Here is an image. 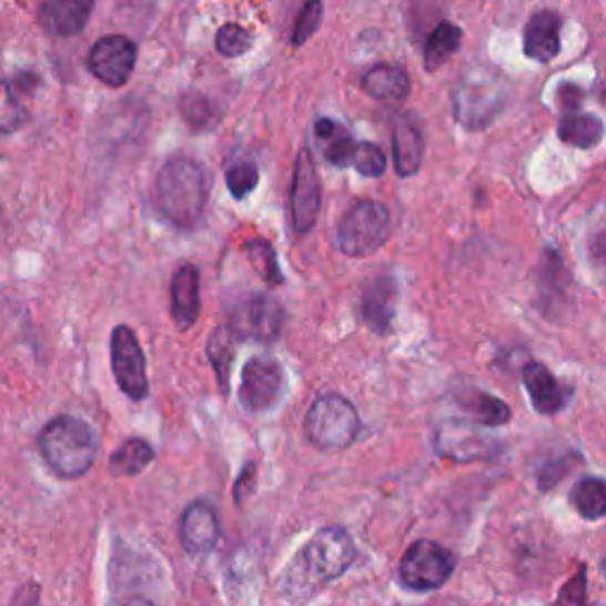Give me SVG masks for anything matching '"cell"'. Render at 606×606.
<instances>
[{"label": "cell", "mask_w": 606, "mask_h": 606, "mask_svg": "<svg viewBox=\"0 0 606 606\" xmlns=\"http://www.w3.org/2000/svg\"><path fill=\"white\" fill-rule=\"evenodd\" d=\"M358 557L351 533L342 526H325L303 545L282 572L277 590L290 602H309L330 583L342 578Z\"/></svg>", "instance_id": "obj_1"}, {"label": "cell", "mask_w": 606, "mask_h": 606, "mask_svg": "<svg viewBox=\"0 0 606 606\" xmlns=\"http://www.w3.org/2000/svg\"><path fill=\"white\" fill-rule=\"evenodd\" d=\"M156 206L175 228L192 230L200 223L206 200V171L190 156H173L156 173Z\"/></svg>", "instance_id": "obj_2"}, {"label": "cell", "mask_w": 606, "mask_h": 606, "mask_svg": "<svg viewBox=\"0 0 606 606\" xmlns=\"http://www.w3.org/2000/svg\"><path fill=\"white\" fill-rule=\"evenodd\" d=\"M39 448L52 474L64 481H74L91 472L98 457V436L88 422L60 415L46 424Z\"/></svg>", "instance_id": "obj_3"}, {"label": "cell", "mask_w": 606, "mask_h": 606, "mask_svg": "<svg viewBox=\"0 0 606 606\" xmlns=\"http://www.w3.org/2000/svg\"><path fill=\"white\" fill-rule=\"evenodd\" d=\"M509 102L507 81L491 69H472L453 91V112L459 127L484 131Z\"/></svg>", "instance_id": "obj_4"}, {"label": "cell", "mask_w": 606, "mask_h": 606, "mask_svg": "<svg viewBox=\"0 0 606 606\" xmlns=\"http://www.w3.org/2000/svg\"><path fill=\"white\" fill-rule=\"evenodd\" d=\"M361 434V415L355 405L339 396L323 394L306 415V436L320 451H346Z\"/></svg>", "instance_id": "obj_5"}, {"label": "cell", "mask_w": 606, "mask_h": 606, "mask_svg": "<svg viewBox=\"0 0 606 606\" xmlns=\"http://www.w3.org/2000/svg\"><path fill=\"white\" fill-rule=\"evenodd\" d=\"M391 230L388 209L380 202H358L336 230V246L351 259H365L384 246Z\"/></svg>", "instance_id": "obj_6"}, {"label": "cell", "mask_w": 606, "mask_h": 606, "mask_svg": "<svg viewBox=\"0 0 606 606\" xmlns=\"http://www.w3.org/2000/svg\"><path fill=\"white\" fill-rule=\"evenodd\" d=\"M455 555L434 541H417L405 549L398 566L401 583L413 593H432L451 580Z\"/></svg>", "instance_id": "obj_7"}, {"label": "cell", "mask_w": 606, "mask_h": 606, "mask_svg": "<svg viewBox=\"0 0 606 606\" xmlns=\"http://www.w3.org/2000/svg\"><path fill=\"white\" fill-rule=\"evenodd\" d=\"M112 372L119 388L131 401L148 398L150 382L145 351L129 325H119L112 332Z\"/></svg>", "instance_id": "obj_8"}, {"label": "cell", "mask_w": 606, "mask_h": 606, "mask_svg": "<svg viewBox=\"0 0 606 606\" xmlns=\"http://www.w3.org/2000/svg\"><path fill=\"white\" fill-rule=\"evenodd\" d=\"M230 330L235 332L238 339H249V342L271 344L280 336L284 325V309L282 303L273 296L254 294L230 313Z\"/></svg>", "instance_id": "obj_9"}, {"label": "cell", "mask_w": 606, "mask_h": 606, "mask_svg": "<svg viewBox=\"0 0 606 606\" xmlns=\"http://www.w3.org/2000/svg\"><path fill=\"white\" fill-rule=\"evenodd\" d=\"M284 394V370L273 355H256L242 370L240 403L246 413H269Z\"/></svg>", "instance_id": "obj_10"}, {"label": "cell", "mask_w": 606, "mask_h": 606, "mask_svg": "<svg viewBox=\"0 0 606 606\" xmlns=\"http://www.w3.org/2000/svg\"><path fill=\"white\" fill-rule=\"evenodd\" d=\"M476 422H443L434 434V448L441 457L455 462V465H469V462H484L495 455V441L478 430Z\"/></svg>", "instance_id": "obj_11"}, {"label": "cell", "mask_w": 606, "mask_h": 606, "mask_svg": "<svg viewBox=\"0 0 606 606\" xmlns=\"http://www.w3.org/2000/svg\"><path fill=\"white\" fill-rule=\"evenodd\" d=\"M320 202H323V185L309 148H301L294 162L292 175V225L296 235H306L313 230Z\"/></svg>", "instance_id": "obj_12"}, {"label": "cell", "mask_w": 606, "mask_h": 606, "mask_svg": "<svg viewBox=\"0 0 606 606\" xmlns=\"http://www.w3.org/2000/svg\"><path fill=\"white\" fill-rule=\"evenodd\" d=\"M138 62V46L127 39V36H104L93 48L91 55H88V69L95 79L102 83L121 88L123 83H129L133 69Z\"/></svg>", "instance_id": "obj_13"}, {"label": "cell", "mask_w": 606, "mask_h": 606, "mask_svg": "<svg viewBox=\"0 0 606 606\" xmlns=\"http://www.w3.org/2000/svg\"><path fill=\"white\" fill-rule=\"evenodd\" d=\"M181 545L192 557L209 555L221 538L219 512L206 501H194L181 516Z\"/></svg>", "instance_id": "obj_14"}, {"label": "cell", "mask_w": 606, "mask_h": 606, "mask_svg": "<svg viewBox=\"0 0 606 606\" xmlns=\"http://www.w3.org/2000/svg\"><path fill=\"white\" fill-rule=\"evenodd\" d=\"M522 380H524V386L528 391V398H531L533 407H536L541 415L562 413L568 403V396H572V391H568L555 377V374H552V370L541 361L526 363L522 370Z\"/></svg>", "instance_id": "obj_15"}, {"label": "cell", "mask_w": 606, "mask_h": 606, "mask_svg": "<svg viewBox=\"0 0 606 606\" xmlns=\"http://www.w3.org/2000/svg\"><path fill=\"white\" fill-rule=\"evenodd\" d=\"M398 303V284L391 275H377L367 282L363 294V320L370 330L377 334H388L394 330Z\"/></svg>", "instance_id": "obj_16"}, {"label": "cell", "mask_w": 606, "mask_h": 606, "mask_svg": "<svg viewBox=\"0 0 606 606\" xmlns=\"http://www.w3.org/2000/svg\"><path fill=\"white\" fill-rule=\"evenodd\" d=\"M202 311L200 299V271L198 265L185 263L175 271L171 282V315L173 323L181 332H188L194 323H198Z\"/></svg>", "instance_id": "obj_17"}, {"label": "cell", "mask_w": 606, "mask_h": 606, "mask_svg": "<svg viewBox=\"0 0 606 606\" xmlns=\"http://www.w3.org/2000/svg\"><path fill=\"white\" fill-rule=\"evenodd\" d=\"M562 17L557 12H536L524 29V55L541 64L552 62L562 50Z\"/></svg>", "instance_id": "obj_18"}, {"label": "cell", "mask_w": 606, "mask_h": 606, "mask_svg": "<svg viewBox=\"0 0 606 606\" xmlns=\"http://www.w3.org/2000/svg\"><path fill=\"white\" fill-rule=\"evenodd\" d=\"M95 3L98 0H43L41 24L48 33L69 39L85 29Z\"/></svg>", "instance_id": "obj_19"}, {"label": "cell", "mask_w": 606, "mask_h": 606, "mask_svg": "<svg viewBox=\"0 0 606 606\" xmlns=\"http://www.w3.org/2000/svg\"><path fill=\"white\" fill-rule=\"evenodd\" d=\"M424 162V135L413 114L394 119V166L401 178L415 175Z\"/></svg>", "instance_id": "obj_20"}, {"label": "cell", "mask_w": 606, "mask_h": 606, "mask_svg": "<svg viewBox=\"0 0 606 606\" xmlns=\"http://www.w3.org/2000/svg\"><path fill=\"white\" fill-rule=\"evenodd\" d=\"M455 403L459 405L462 413L481 426H503L512 420V410L507 407V403L481 388L457 391Z\"/></svg>", "instance_id": "obj_21"}, {"label": "cell", "mask_w": 606, "mask_h": 606, "mask_svg": "<svg viewBox=\"0 0 606 606\" xmlns=\"http://www.w3.org/2000/svg\"><path fill=\"white\" fill-rule=\"evenodd\" d=\"M361 85L370 98L384 100V102H401L410 95V88H413L407 71L401 67H391V64L372 67L363 77Z\"/></svg>", "instance_id": "obj_22"}, {"label": "cell", "mask_w": 606, "mask_h": 606, "mask_svg": "<svg viewBox=\"0 0 606 606\" xmlns=\"http://www.w3.org/2000/svg\"><path fill=\"white\" fill-rule=\"evenodd\" d=\"M235 342L238 336L230 330V325H221L213 330L206 342L209 363L213 367V374H216V382L223 396L230 394V370H233L235 363Z\"/></svg>", "instance_id": "obj_23"}, {"label": "cell", "mask_w": 606, "mask_h": 606, "mask_svg": "<svg viewBox=\"0 0 606 606\" xmlns=\"http://www.w3.org/2000/svg\"><path fill=\"white\" fill-rule=\"evenodd\" d=\"M557 133L566 145L578 150H593L604 140V121L595 114L568 112L562 117Z\"/></svg>", "instance_id": "obj_24"}, {"label": "cell", "mask_w": 606, "mask_h": 606, "mask_svg": "<svg viewBox=\"0 0 606 606\" xmlns=\"http://www.w3.org/2000/svg\"><path fill=\"white\" fill-rule=\"evenodd\" d=\"M572 505L585 522H599L606 516V478L583 476L572 491Z\"/></svg>", "instance_id": "obj_25"}, {"label": "cell", "mask_w": 606, "mask_h": 606, "mask_svg": "<svg viewBox=\"0 0 606 606\" xmlns=\"http://www.w3.org/2000/svg\"><path fill=\"white\" fill-rule=\"evenodd\" d=\"M459 43H462V29L451 22H441L424 43V69L426 71L441 69L455 55Z\"/></svg>", "instance_id": "obj_26"}, {"label": "cell", "mask_w": 606, "mask_h": 606, "mask_svg": "<svg viewBox=\"0 0 606 606\" xmlns=\"http://www.w3.org/2000/svg\"><path fill=\"white\" fill-rule=\"evenodd\" d=\"M154 459V448L142 438H127L110 457L112 476H135L142 469H148Z\"/></svg>", "instance_id": "obj_27"}, {"label": "cell", "mask_w": 606, "mask_h": 606, "mask_svg": "<svg viewBox=\"0 0 606 606\" xmlns=\"http://www.w3.org/2000/svg\"><path fill=\"white\" fill-rule=\"evenodd\" d=\"M246 256L249 261H252V265L256 269V273L271 284V287H275V284H282L284 277H282V271L277 265V254L271 242L265 240H252L246 246Z\"/></svg>", "instance_id": "obj_28"}, {"label": "cell", "mask_w": 606, "mask_h": 606, "mask_svg": "<svg viewBox=\"0 0 606 606\" xmlns=\"http://www.w3.org/2000/svg\"><path fill=\"white\" fill-rule=\"evenodd\" d=\"M225 183L235 200H244L259 185V166L254 162H235L225 173Z\"/></svg>", "instance_id": "obj_29"}, {"label": "cell", "mask_w": 606, "mask_h": 606, "mask_svg": "<svg viewBox=\"0 0 606 606\" xmlns=\"http://www.w3.org/2000/svg\"><path fill=\"white\" fill-rule=\"evenodd\" d=\"M181 114L190 123L192 129H209L216 121V110L206 95L202 93H188L181 98Z\"/></svg>", "instance_id": "obj_30"}, {"label": "cell", "mask_w": 606, "mask_h": 606, "mask_svg": "<svg viewBox=\"0 0 606 606\" xmlns=\"http://www.w3.org/2000/svg\"><path fill=\"white\" fill-rule=\"evenodd\" d=\"M351 166L361 175L380 178L386 171V156H384L382 148L372 145V142H355Z\"/></svg>", "instance_id": "obj_31"}, {"label": "cell", "mask_w": 606, "mask_h": 606, "mask_svg": "<svg viewBox=\"0 0 606 606\" xmlns=\"http://www.w3.org/2000/svg\"><path fill=\"white\" fill-rule=\"evenodd\" d=\"M320 24H323V3H320V0H306V6L301 8L296 17V24L292 31V46L299 48L306 43L320 29Z\"/></svg>", "instance_id": "obj_32"}, {"label": "cell", "mask_w": 606, "mask_h": 606, "mask_svg": "<svg viewBox=\"0 0 606 606\" xmlns=\"http://www.w3.org/2000/svg\"><path fill=\"white\" fill-rule=\"evenodd\" d=\"M252 48V36L240 24H225L216 33V50L223 58H240Z\"/></svg>", "instance_id": "obj_33"}, {"label": "cell", "mask_w": 606, "mask_h": 606, "mask_svg": "<svg viewBox=\"0 0 606 606\" xmlns=\"http://www.w3.org/2000/svg\"><path fill=\"white\" fill-rule=\"evenodd\" d=\"M24 123V107L14 98L10 85L0 79V133H14Z\"/></svg>", "instance_id": "obj_34"}, {"label": "cell", "mask_w": 606, "mask_h": 606, "mask_svg": "<svg viewBox=\"0 0 606 606\" xmlns=\"http://www.w3.org/2000/svg\"><path fill=\"white\" fill-rule=\"evenodd\" d=\"M587 263H590L595 277L606 284V223L587 238Z\"/></svg>", "instance_id": "obj_35"}, {"label": "cell", "mask_w": 606, "mask_h": 606, "mask_svg": "<svg viewBox=\"0 0 606 606\" xmlns=\"http://www.w3.org/2000/svg\"><path fill=\"white\" fill-rule=\"evenodd\" d=\"M552 606H587V578H585V566L578 568L574 578H568L562 587L557 602Z\"/></svg>", "instance_id": "obj_36"}, {"label": "cell", "mask_w": 606, "mask_h": 606, "mask_svg": "<svg viewBox=\"0 0 606 606\" xmlns=\"http://www.w3.org/2000/svg\"><path fill=\"white\" fill-rule=\"evenodd\" d=\"M353 150H355V140L342 131L339 135H334L330 140V145H327V162L336 169H349L351 166V159H353Z\"/></svg>", "instance_id": "obj_37"}, {"label": "cell", "mask_w": 606, "mask_h": 606, "mask_svg": "<svg viewBox=\"0 0 606 606\" xmlns=\"http://www.w3.org/2000/svg\"><path fill=\"white\" fill-rule=\"evenodd\" d=\"M572 457H562V459H552L547 462V465L538 472V484H541V491H549V488H555L562 476L572 469Z\"/></svg>", "instance_id": "obj_38"}, {"label": "cell", "mask_w": 606, "mask_h": 606, "mask_svg": "<svg viewBox=\"0 0 606 606\" xmlns=\"http://www.w3.org/2000/svg\"><path fill=\"white\" fill-rule=\"evenodd\" d=\"M256 474H259L256 465H246L242 469V474L235 481V493H233L235 495V505H244L246 497L254 493V488H256Z\"/></svg>", "instance_id": "obj_39"}, {"label": "cell", "mask_w": 606, "mask_h": 606, "mask_svg": "<svg viewBox=\"0 0 606 606\" xmlns=\"http://www.w3.org/2000/svg\"><path fill=\"white\" fill-rule=\"evenodd\" d=\"M342 131H344V129L339 127V123L330 121V119H320V121H315V133H317V138H323V140H332L334 135H339Z\"/></svg>", "instance_id": "obj_40"}, {"label": "cell", "mask_w": 606, "mask_h": 606, "mask_svg": "<svg viewBox=\"0 0 606 606\" xmlns=\"http://www.w3.org/2000/svg\"><path fill=\"white\" fill-rule=\"evenodd\" d=\"M12 606H41V602H39V587L27 585L24 590L20 595H17V599H14Z\"/></svg>", "instance_id": "obj_41"}, {"label": "cell", "mask_w": 606, "mask_h": 606, "mask_svg": "<svg viewBox=\"0 0 606 606\" xmlns=\"http://www.w3.org/2000/svg\"><path fill=\"white\" fill-rule=\"evenodd\" d=\"M121 606H156L154 602H150L148 597H133V599H127Z\"/></svg>", "instance_id": "obj_42"}, {"label": "cell", "mask_w": 606, "mask_h": 606, "mask_svg": "<svg viewBox=\"0 0 606 606\" xmlns=\"http://www.w3.org/2000/svg\"><path fill=\"white\" fill-rule=\"evenodd\" d=\"M438 606H462V604H457V602H445V604H438Z\"/></svg>", "instance_id": "obj_43"}, {"label": "cell", "mask_w": 606, "mask_h": 606, "mask_svg": "<svg viewBox=\"0 0 606 606\" xmlns=\"http://www.w3.org/2000/svg\"><path fill=\"white\" fill-rule=\"evenodd\" d=\"M604 574H606V559H604Z\"/></svg>", "instance_id": "obj_44"}]
</instances>
